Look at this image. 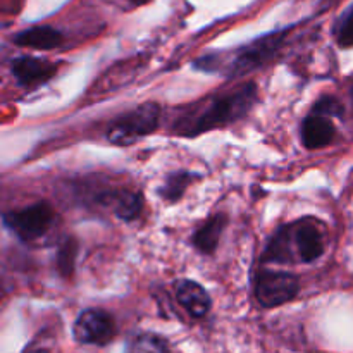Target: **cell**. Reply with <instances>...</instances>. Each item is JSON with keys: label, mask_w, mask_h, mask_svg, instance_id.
I'll return each mask as SVG.
<instances>
[{"label": "cell", "mask_w": 353, "mask_h": 353, "mask_svg": "<svg viewBox=\"0 0 353 353\" xmlns=\"http://www.w3.org/2000/svg\"><path fill=\"white\" fill-rule=\"evenodd\" d=\"M128 353H174L168 340L154 333H143L133 338Z\"/></svg>", "instance_id": "cell-14"}, {"label": "cell", "mask_w": 353, "mask_h": 353, "mask_svg": "<svg viewBox=\"0 0 353 353\" xmlns=\"http://www.w3.org/2000/svg\"><path fill=\"white\" fill-rule=\"evenodd\" d=\"M176 299H178L179 305L186 310L195 319H202L210 312V296L199 283L192 281V279H181L176 285Z\"/></svg>", "instance_id": "cell-10"}, {"label": "cell", "mask_w": 353, "mask_h": 353, "mask_svg": "<svg viewBox=\"0 0 353 353\" xmlns=\"http://www.w3.org/2000/svg\"><path fill=\"white\" fill-rule=\"evenodd\" d=\"M59 64L47 61V59L31 57V55H23L10 62V72L16 78L21 86H38L41 83H47L57 72Z\"/></svg>", "instance_id": "cell-8"}, {"label": "cell", "mask_w": 353, "mask_h": 353, "mask_svg": "<svg viewBox=\"0 0 353 353\" xmlns=\"http://www.w3.org/2000/svg\"><path fill=\"white\" fill-rule=\"evenodd\" d=\"M228 224L226 214H216L210 217L195 234H193V247L202 254L210 255L216 252L217 245H219L223 231Z\"/></svg>", "instance_id": "cell-13"}, {"label": "cell", "mask_w": 353, "mask_h": 353, "mask_svg": "<svg viewBox=\"0 0 353 353\" xmlns=\"http://www.w3.org/2000/svg\"><path fill=\"white\" fill-rule=\"evenodd\" d=\"M286 31L265 34L230 54H207L195 61V68L207 72H221L228 78H238L271 61L285 41Z\"/></svg>", "instance_id": "cell-3"}, {"label": "cell", "mask_w": 353, "mask_h": 353, "mask_svg": "<svg viewBox=\"0 0 353 353\" xmlns=\"http://www.w3.org/2000/svg\"><path fill=\"white\" fill-rule=\"evenodd\" d=\"M300 293L296 276L285 271H261L255 279V296L264 309L285 305Z\"/></svg>", "instance_id": "cell-6"}, {"label": "cell", "mask_w": 353, "mask_h": 353, "mask_svg": "<svg viewBox=\"0 0 353 353\" xmlns=\"http://www.w3.org/2000/svg\"><path fill=\"white\" fill-rule=\"evenodd\" d=\"M352 99H353V90H352Z\"/></svg>", "instance_id": "cell-21"}, {"label": "cell", "mask_w": 353, "mask_h": 353, "mask_svg": "<svg viewBox=\"0 0 353 353\" xmlns=\"http://www.w3.org/2000/svg\"><path fill=\"white\" fill-rule=\"evenodd\" d=\"M312 110L317 114H324V116L327 117L343 116V105L340 103V100L330 95L321 97V99L316 102V105H314Z\"/></svg>", "instance_id": "cell-18"}, {"label": "cell", "mask_w": 353, "mask_h": 353, "mask_svg": "<svg viewBox=\"0 0 353 353\" xmlns=\"http://www.w3.org/2000/svg\"><path fill=\"white\" fill-rule=\"evenodd\" d=\"M257 100V85L243 83L230 92L216 93L193 109L186 110L185 116L178 117L174 123V134L196 137L205 131L224 128L245 116Z\"/></svg>", "instance_id": "cell-1"}, {"label": "cell", "mask_w": 353, "mask_h": 353, "mask_svg": "<svg viewBox=\"0 0 353 353\" xmlns=\"http://www.w3.org/2000/svg\"><path fill=\"white\" fill-rule=\"evenodd\" d=\"M23 353H52V352L48 350V348L41 347V345H31V347H28Z\"/></svg>", "instance_id": "cell-19"}, {"label": "cell", "mask_w": 353, "mask_h": 353, "mask_svg": "<svg viewBox=\"0 0 353 353\" xmlns=\"http://www.w3.org/2000/svg\"><path fill=\"white\" fill-rule=\"evenodd\" d=\"M159 123H161V107L157 103H143L116 117L107 130V140L117 147H128L154 133L159 128Z\"/></svg>", "instance_id": "cell-4"}, {"label": "cell", "mask_w": 353, "mask_h": 353, "mask_svg": "<svg viewBox=\"0 0 353 353\" xmlns=\"http://www.w3.org/2000/svg\"><path fill=\"white\" fill-rule=\"evenodd\" d=\"M336 41L340 43V47H353V6L338 23Z\"/></svg>", "instance_id": "cell-17"}, {"label": "cell", "mask_w": 353, "mask_h": 353, "mask_svg": "<svg viewBox=\"0 0 353 353\" xmlns=\"http://www.w3.org/2000/svg\"><path fill=\"white\" fill-rule=\"evenodd\" d=\"M14 43L33 50H52L61 47L62 34L52 26H37L24 30L12 38Z\"/></svg>", "instance_id": "cell-12"}, {"label": "cell", "mask_w": 353, "mask_h": 353, "mask_svg": "<svg viewBox=\"0 0 353 353\" xmlns=\"http://www.w3.org/2000/svg\"><path fill=\"white\" fill-rule=\"evenodd\" d=\"M72 333L78 343L103 347L116 338L117 326L107 310L86 309L76 319Z\"/></svg>", "instance_id": "cell-7"}, {"label": "cell", "mask_w": 353, "mask_h": 353, "mask_svg": "<svg viewBox=\"0 0 353 353\" xmlns=\"http://www.w3.org/2000/svg\"><path fill=\"white\" fill-rule=\"evenodd\" d=\"M100 205H105L123 221H134L143 210V196L130 190L105 192L99 196Z\"/></svg>", "instance_id": "cell-11"}, {"label": "cell", "mask_w": 353, "mask_h": 353, "mask_svg": "<svg viewBox=\"0 0 353 353\" xmlns=\"http://www.w3.org/2000/svg\"><path fill=\"white\" fill-rule=\"evenodd\" d=\"M193 176L195 174H192V172H185V171L169 174L168 179H165L164 186L161 188L162 199H165L168 202H176V200L181 199L185 190L188 188L190 183L193 181Z\"/></svg>", "instance_id": "cell-15"}, {"label": "cell", "mask_w": 353, "mask_h": 353, "mask_svg": "<svg viewBox=\"0 0 353 353\" xmlns=\"http://www.w3.org/2000/svg\"><path fill=\"white\" fill-rule=\"evenodd\" d=\"M130 2H133V3H138V6H140V3H147L148 0H130Z\"/></svg>", "instance_id": "cell-20"}, {"label": "cell", "mask_w": 353, "mask_h": 353, "mask_svg": "<svg viewBox=\"0 0 353 353\" xmlns=\"http://www.w3.org/2000/svg\"><path fill=\"white\" fill-rule=\"evenodd\" d=\"M336 128L333 124V117H327L324 114L310 112L302 123V143L309 150L324 148L334 140Z\"/></svg>", "instance_id": "cell-9"}, {"label": "cell", "mask_w": 353, "mask_h": 353, "mask_svg": "<svg viewBox=\"0 0 353 353\" xmlns=\"http://www.w3.org/2000/svg\"><path fill=\"white\" fill-rule=\"evenodd\" d=\"M326 250V230L321 221L305 217L274 234L265 250V262H309L323 257Z\"/></svg>", "instance_id": "cell-2"}, {"label": "cell", "mask_w": 353, "mask_h": 353, "mask_svg": "<svg viewBox=\"0 0 353 353\" xmlns=\"http://www.w3.org/2000/svg\"><path fill=\"white\" fill-rule=\"evenodd\" d=\"M76 255H78V241L74 238H65L57 250V271L62 278H69L74 271Z\"/></svg>", "instance_id": "cell-16"}, {"label": "cell", "mask_w": 353, "mask_h": 353, "mask_svg": "<svg viewBox=\"0 0 353 353\" xmlns=\"http://www.w3.org/2000/svg\"><path fill=\"white\" fill-rule=\"evenodd\" d=\"M54 219V209L45 202L3 214V224L23 241H33L47 234Z\"/></svg>", "instance_id": "cell-5"}]
</instances>
